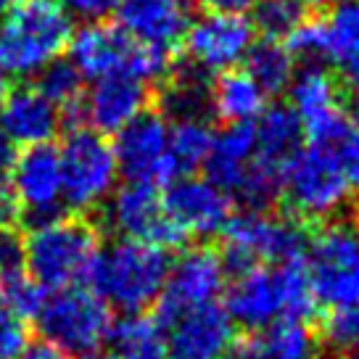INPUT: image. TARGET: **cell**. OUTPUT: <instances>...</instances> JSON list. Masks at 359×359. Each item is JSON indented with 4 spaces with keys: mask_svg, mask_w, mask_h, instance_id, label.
Here are the masks:
<instances>
[{
    "mask_svg": "<svg viewBox=\"0 0 359 359\" xmlns=\"http://www.w3.org/2000/svg\"><path fill=\"white\" fill-rule=\"evenodd\" d=\"M74 24L61 0H16L0 16V72L37 77L67 53Z\"/></svg>",
    "mask_w": 359,
    "mask_h": 359,
    "instance_id": "1",
    "label": "cell"
},
{
    "mask_svg": "<svg viewBox=\"0 0 359 359\" xmlns=\"http://www.w3.org/2000/svg\"><path fill=\"white\" fill-rule=\"evenodd\" d=\"M101 251L98 227L79 217H53L34 224L24 238V264L43 291H61L88 280L93 262Z\"/></svg>",
    "mask_w": 359,
    "mask_h": 359,
    "instance_id": "2",
    "label": "cell"
},
{
    "mask_svg": "<svg viewBox=\"0 0 359 359\" xmlns=\"http://www.w3.org/2000/svg\"><path fill=\"white\" fill-rule=\"evenodd\" d=\"M169 251L119 238L98 251L88 275L90 288L124 314L146 312L161 296L169 272Z\"/></svg>",
    "mask_w": 359,
    "mask_h": 359,
    "instance_id": "3",
    "label": "cell"
},
{
    "mask_svg": "<svg viewBox=\"0 0 359 359\" xmlns=\"http://www.w3.org/2000/svg\"><path fill=\"white\" fill-rule=\"evenodd\" d=\"M69 61L74 64L82 79L101 77H135L148 85H156L172 74L175 61L172 50L137 43L119 24L88 22L69 40Z\"/></svg>",
    "mask_w": 359,
    "mask_h": 359,
    "instance_id": "4",
    "label": "cell"
},
{
    "mask_svg": "<svg viewBox=\"0 0 359 359\" xmlns=\"http://www.w3.org/2000/svg\"><path fill=\"white\" fill-rule=\"evenodd\" d=\"M354 193L333 146L309 143L291 161L280 196H285L288 212L299 222H323L336 217Z\"/></svg>",
    "mask_w": 359,
    "mask_h": 359,
    "instance_id": "5",
    "label": "cell"
},
{
    "mask_svg": "<svg viewBox=\"0 0 359 359\" xmlns=\"http://www.w3.org/2000/svg\"><path fill=\"white\" fill-rule=\"evenodd\" d=\"M222 262L227 272L254 264H280L304 257L306 233L291 214H275L269 209H243L233 214L222 230Z\"/></svg>",
    "mask_w": 359,
    "mask_h": 359,
    "instance_id": "6",
    "label": "cell"
},
{
    "mask_svg": "<svg viewBox=\"0 0 359 359\" xmlns=\"http://www.w3.org/2000/svg\"><path fill=\"white\" fill-rule=\"evenodd\" d=\"M58 158L64 206L79 217L98 212L119 182L114 146L106 140V135L77 124L64 137Z\"/></svg>",
    "mask_w": 359,
    "mask_h": 359,
    "instance_id": "7",
    "label": "cell"
},
{
    "mask_svg": "<svg viewBox=\"0 0 359 359\" xmlns=\"http://www.w3.org/2000/svg\"><path fill=\"white\" fill-rule=\"evenodd\" d=\"M43 341L72 354H88L101 348L111 336V306L85 285L50 291L34 314Z\"/></svg>",
    "mask_w": 359,
    "mask_h": 359,
    "instance_id": "8",
    "label": "cell"
},
{
    "mask_svg": "<svg viewBox=\"0 0 359 359\" xmlns=\"http://www.w3.org/2000/svg\"><path fill=\"white\" fill-rule=\"evenodd\" d=\"M304 262L317 304L359 306V227L325 224L306 241Z\"/></svg>",
    "mask_w": 359,
    "mask_h": 359,
    "instance_id": "9",
    "label": "cell"
},
{
    "mask_svg": "<svg viewBox=\"0 0 359 359\" xmlns=\"http://www.w3.org/2000/svg\"><path fill=\"white\" fill-rule=\"evenodd\" d=\"M101 209L106 212L103 214L106 227L127 241L151 243L164 251L185 246V241H188L164 209L156 185L127 180L124 185L114 188V193L106 198Z\"/></svg>",
    "mask_w": 359,
    "mask_h": 359,
    "instance_id": "10",
    "label": "cell"
},
{
    "mask_svg": "<svg viewBox=\"0 0 359 359\" xmlns=\"http://www.w3.org/2000/svg\"><path fill=\"white\" fill-rule=\"evenodd\" d=\"M227 285V267L222 254L209 246L185 248L167 272V283L158 296L156 317L169 325L180 314L214 304Z\"/></svg>",
    "mask_w": 359,
    "mask_h": 359,
    "instance_id": "11",
    "label": "cell"
},
{
    "mask_svg": "<svg viewBox=\"0 0 359 359\" xmlns=\"http://www.w3.org/2000/svg\"><path fill=\"white\" fill-rule=\"evenodd\" d=\"M114 156L119 175L133 182H148L158 188L180 177L169 156V119L154 109L143 111L116 133Z\"/></svg>",
    "mask_w": 359,
    "mask_h": 359,
    "instance_id": "12",
    "label": "cell"
},
{
    "mask_svg": "<svg viewBox=\"0 0 359 359\" xmlns=\"http://www.w3.org/2000/svg\"><path fill=\"white\" fill-rule=\"evenodd\" d=\"M161 201L185 238L219 236L227 219L236 214L230 193L222 191L209 177H196V175H180L172 180Z\"/></svg>",
    "mask_w": 359,
    "mask_h": 359,
    "instance_id": "13",
    "label": "cell"
},
{
    "mask_svg": "<svg viewBox=\"0 0 359 359\" xmlns=\"http://www.w3.org/2000/svg\"><path fill=\"white\" fill-rule=\"evenodd\" d=\"M182 43L188 64L206 74H217L243 64L254 45V24L236 13H206L188 27Z\"/></svg>",
    "mask_w": 359,
    "mask_h": 359,
    "instance_id": "14",
    "label": "cell"
},
{
    "mask_svg": "<svg viewBox=\"0 0 359 359\" xmlns=\"http://www.w3.org/2000/svg\"><path fill=\"white\" fill-rule=\"evenodd\" d=\"M8 185L19 201L22 214L32 219V224L58 217L64 206L58 148L50 143L24 148L8 175Z\"/></svg>",
    "mask_w": 359,
    "mask_h": 359,
    "instance_id": "15",
    "label": "cell"
},
{
    "mask_svg": "<svg viewBox=\"0 0 359 359\" xmlns=\"http://www.w3.org/2000/svg\"><path fill=\"white\" fill-rule=\"evenodd\" d=\"M154 85L135 77H101L93 79L90 90L82 93L74 119L101 135H116L122 127L151 109Z\"/></svg>",
    "mask_w": 359,
    "mask_h": 359,
    "instance_id": "16",
    "label": "cell"
},
{
    "mask_svg": "<svg viewBox=\"0 0 359 359\" xmlns=\"http://www.w3.org/2000/svg\"><path fill=\"white\" fill-rule=\"evenodd\" d=\"M257 151L248 164V172L267 180L283 191V177L291 161L304 148V127L291 106H267L257 122Z\"/></svg>",
    "mask_w": 359,
    "mask_h": 359,
    "instance_id": "17",
    "label": "cell"
},
{
    "mask_svg": "<svg viewBox=\"0 0 359 359\" xmlns=\"http://www.w3.org/2000/svg\"><path fill=\"white\" fill-rule=\"evenodd\" d=\"M236 341V325L219 304L180 314L167 325V359H219Z\"/></svg>",
    "mask_w": 359,
    "mask_h": 359,
    "instance_id": "18",
    "label": "cell"
},
{
    "mask_svg": "<svg viewBox=\"0 0 359 359\" xmlns=\"http://www.w3.org/2000/svg\"><path fill=\"white\" fill-rule=\"evenodd\" d=\"M224 312L233 325L248 330H264L275 320H280V288L278 272L267 264L233 272L230 285H224Z\"/></svg>",
    "mask_w": 359,
    "mask_h": 359,
    "instance_id": "19",
    "label": "cell"
},
{
    "mask_svg": "<svg viewBox=\"0 0 359 359\" xmlns=\"http://www.w3.org/2000/svg\"><path fill=\"white\" fill-rule=\"evenodd\" d=\"M64 124V114L58 106L45 98L34 85H22L13 93H6L0 106V130L16 146H43L50 143Z\"/></svg>",
    "mask_w": 359,
    "mask_h": 359,
    "instance_id": "20",
    "label": "cell"
},
{
    "mask_svg": "<svg viewBox=\"0 0 359 359\" xmlns=\"http://www.w3.org/2000/svg\"><path fill=\"white\" fill-rule=\"evenodd\" d=\"M119 27L137 43L175 50L191 27V13L182 0H124L116 8Z\"/></svg>",
    "mask_w": 359,
    "mask_h": 359,
    "instance_id": "21",
    "label": "cell"
},
{
    "mask_svg": "<svg viewBox=\"0 0 359 359\" xmlns=\"http://www.w3.org/2000/svg\"><path fill=\"white\" fill-rule=\"evenodd\" d=\"M254 151H257V127H254V122L224 124L222 133H214L212 154L203 164L206 177L217 182L233 198V191L246 175L248 164L254 158Z\"/></svg>",
    "mask_w": 359,
    "mask_h": 359,
    "instance_id": "22",
    "label": "cell"
},
{
    "mask_svg": "<svg viewBox=\"0 0 359 359\" xmlns=\"http://www.w3.org/2000/svg\"><path fill=\"white\" fill-rule=\"evenodd\" d=\"M291 109L302 119V127L341 111V79L323 64H304L288 85Z\"/></svg>",
    "mask_w": 359,
    "mask_h": 359,
    "instance_id": "23",
    "label": "cell"
},
{
    "mask_svg": "<svg viewBox=\"0 0 359 359\" xmlns=\"http://www.w3.org/2000/svg\"><path fill=\"white\" fill-rule=\"evenodd\" d=\"M267 93L259 88L246 69H227L212 82V114L224 124L257 122L267 109Z\"/></svg>",
    "mask_w": 359,
    "mask_h": 359,
    "instance_id": "24",
    "label": "cell"
},
{
    "mask_svg": "<svg viewBox=\"0 0 359 359\" xmlns=\"http://www.w3.org/2000/svg\"><path fill=\"white\" fill-rule=\"evenodd\" d=\"M109 341L122 359H167V325L156 314H124L111 325Z\"/></svg>",
    "mask_w": 359,
    "mask_h": 359,
    "instance_id": "25",
    "label": "cell"
},
{
    "mask_svg": "<svg viewBox=\"0 0 359 359\" xmlns=\"http://www.w3.org/2000/svg\"><path fill=\"white\" fill-rule=\"evenodd\" d=\"M246 72L254 77L259 88L267 95H280L288 90L293 74H296V58L291 56V50L285 48L280 40H254V45L248 48L246 58Z\"/></svg>",
    "mask_w": 359,
    "mask_h": 359,
    "instance_id": "26",
    "label": "cell"
},
{
    "mask_svg": "<svg viewBox=\"0 0 359 359\" xmlns=\"http://www.w3.org/2000/svg\"><path fill=\"white\" fill-rule=\"evenodd\" d=\"M214 146V130L206 119H172L169 156L177 175H196L203 169Z\"/></svg>",
    "mask_w": 359,
    "mask_h": 359,
    "instance_id": "27",
    "label": "cell"
},
{
    "mask_svg": "<svg viewBox=\"0 0 359 359\" xmlns=\"http://www.w3.org/2000/svg\"><path fill=\"white\" fill-rule=\"evenodd\" d=\"M275 272H278V288H280V320L309 323L317 314L320 304H317V296H314L304 257L275 264Z\"/></svg>",
    "mask_w": 359,
    "mask_h": 359,
    "instance_id": "28",
    "label": "cell"
},
{
    "mask_svg": "<svg viewBox=\"0 0 359 359\" xmlns=\"http://www.w3.org/2000/svg\"><path fill=\"white\" fill-rule=\"evenodd\" d=\"M259 344L267 359H320L323 348L317 333L302 320H275L264 327Z\"/></svg>",
    "mask_w": 359,
    "mask_h": 359,
    "instance_id": "29",
    "label": "cell"
},
{
    "mask_svg": "<svg viewBox=\"0 0 359 359\" xmlns=\"http://www.w3.org/2000/svg\"><path fill=\"white\" fill-rule=\"evenodd\" d=\"M323 0H257L254 3V29L269 37V40H283L304 22L309 19L314 6Z\"/></svg>",
    "mask_w": 359,
    "mask_h": 359,
    "instance_id": "30",
    "label": "cell"
},
{
    "mask_svg": "<svg viewBox=\"0 0 359 359\" xmlns=\"http://www.w3.org/2000/svg\"><path fill=\"white\" fill-rule=\"evenodd\" d=\"M82 82H85V79H82V74L74 69V64H72L69 58H56L53 64H48V67L34 77V88L40 90L53 106H58L61 114H67V116L74 119L79 98H82V93H85V85H82Z\"/></svg>",
    "mask_w": 359,
    "mask_h": 359,
    "instance_id": "31",
    "label": "cell"
},
{
    "mask_svg": "<svg viewBox=\"0 0 359 359\" xmlns=\"http://www.w3.org/2000/svg\"><path fill=\"white\" fill-rule=\"evenodd\" d=\"M330 37V61L348 64L359 58V0L336 3L333 13L325 19Z\"/></svg>",
    "mask_w": 359,
    "mask_h": 359,
    "instance_id": "32",
    "label": "cell"
},
{
    "mask_svg": "<svg viewBox=\"0 0 359 359\" xmlns=\"http://www.w3.org/2000/svg\"><path fill=\"white\" fill-rule=\"evenodd\" d=\"M320 344L346 357L359 344V306H330L320 325Z\"/></svg>",
    "mask_w": 359,
    "mask_h": 359,
    "instance_id": "33",
    "label": "cell"
},
{
    "mask_svg": "<svg viewBox=\"0 0 359 359\" xmlns=\"http://www.w3.org/2000/svg\"><path fill=\"white\" fill-rule=\"evenodd\" d=\"M285 48L291 50L293 58L306 61V64L330 61V37H327L325 19H317V16L304 19V22L285 37Z\"/></svg>",
    "mask_w": 359,
    "mask_h": 359,
    "instance_id": "34",
    "label": "cell"
},
{
    "mask_svg": "<svg viewBox=\"0 0 359 359\" xmlns=\"http://www.w3.org/2000/svg\"><path fill=\"white\" fill-rule=\"evenodd\" d=\"M0 299L11 306L16 314H22L24 320H29L43 306L45 291L29 278V272H16L8 278H0Z\"/></svg>",
    "mask_w": 359,
    "mask_h": 359,
    "instance_id": "35",
    "label": "cell"
},
{
    "mask_svg": "<svg viewBox=\"0 0 359 359\" xmlns=\"http://www.w3.org/2000/svg\"><path fill=\"white\" fill-rule=\"evenodd\" d=\"M27 346H29L27 320L0 299V359H22Z\"/></svg>",
    "mask_w": 359,
    "mask_h": 359,
    "instance_id": "36",
    "label": "cell"
},
{
    "mask_svg": "<svg viewBox=\"0 0 359 359\" xmlns=\"http://www.w3.org/2000/svg\"><path fill=\"white\" fill-rule=\"evenodd\" d=\"M24 238L16 227H0V278L24 272Z\"/></svg>",
    "mask_w": 359,
    "mask_h": 359,
    "instance_id": "37",
    "label": "cell"
},
{
    "mask_svg": "<svg viewBox=\"0 0 359 359\" xmlns=\"http://www.w3.org/2000/svg\"><path fill=\"white\" fill-rule=\"evenodd\" d=\"M124 0H61V6L69 11L72 19L82 22H101L109 13H114Z\"/></svg>",
    "mask_w": 359,
    "mask_h": 359,
    "instance_id": "38",
    "label": "cell"
},
{
    "mask_svg": "<svg viewBox=\"0 0 359 359\" xmlns=\"http://www.w3.org/2000/svg\"><path fill=\"white\" fill-rule=\"evenodd\" d=\"M219 359H267L262 351L259 338H236L230 346L224 348V354Z\"/></svg>",
    "mask_w": 359,
    "mask_h": 359,
    "instance_id": "39",
    "label": "cell"
},
{
    "mask_svg": "<svg viewBox=\"0 0 359 359\" xmlns=\"http://www.w3.org/2000/svg\"><path fill=\"white\" fill-rule=\"evenodd\" d=\"M257 0H198L206 13H236V16H246L254 8Z\"/></svg>",
    "mask_w": 359,
    "mask_h": 359,
    "instance_id": "40",
    "label": "cell"
},
{
    "mask_svg": "<svg viewBox=\"0 0 359 359\" xmlns=\"http://www.w3.org/2000/svg\"><path fill=\"white\" fill-rule=\"evenodd\" d=\"M16 156H19V146L0 130V182H8V175H11L13 164H16Z\"/></svg>",
    "mask_w": 359,
    "mask_h": 359,
    "instance_id": "41",
    "label": "cell"
},
{
    "mask_svg": "<svg viewBox=\"0 0 359 359\" xmlns=\"http://www.w3.org/2000/svg\"><path fill=\"white\" fill-rule=\"evenodd\" d=\"M22 359H69V354L53 344H48V341H40V344H29Z\"/></svg>",
    "mask_w": 359,
    "mask_h": 359,
    "instance_id": "42",
    "label": "cell"
},
{
    "mask_svg": "<svg viewBox=\"0 0 359 359\" xmlns=\"http://www.w3.org/2000/svg\"><path fill=\"white\" fill-rule=\"evenodd\" d=\"M79 359H122L116 351H103V348H95V351H88V354H79Z\"/></svg>",
    "mask_w": 359,
    "mask_h": 359,
    "instance_id": "43",
    "label": "cell"
},
{
    "mask_svg": "<svg viewBox=\"0 0 359 359\" xmlns=\"http://www.w3.org/2000/svg\"><path fill=\"white\" fill-rule=\"evenodd\" d=\"M348 103H351V106H348V111H346V114L351 116V122H354V124L359 127V98H351Z\"/></svg>",
    "mask_w": 359,
    "mask_h": 359,
    "instance_id": "44",
    "label": "cell"
},
{
    "mask_svg": "<svg viewBox=\"0 0 359 359\" xmlns=\"http://www.w3.org/2000/svg\"><path fill=\"white\" fill-rule=\"evenodd\" d=\"M6 93H8V90H6V74L0 72V106H3V98H6Z\"/></svg>",
    "mask_w": 359,
    "mask_h": 359,
    "instance_id": "45",
    "label": "cell"
},
{
    "mask_svg": "<svg viewBox=\"0 0 359 359\" xmlns=\"http://www.w3.org/2000/svg\"><path fill=\"white\" fill-rule=\"evenodd\" d=\"M13 3H16V0H0V16H3V13L8 11V8H11Z\"/></svg>",
    "mask_w": 359,
    "mask_h": 359,
    "instance_id": "46",
    "label": "cell"
},
{
    "mask_svg": "<svg viewBox=\"0 0 359 359\" xmlns=\"http://www.w3.org/2000/svg\"><path fill=\"white\" fill-rule=\"evenodd\" d=\"M346 359H359V344H357V346H354V348H351V351H348Z\"/></svg>",
    "mask_w": 359,
    "mask_h": 359,
    "instance_id": "47",
    "label": "cell"
},
{
    "mask_svg": "<svg viewBox=\"0 0 359 359\" xmlns=\"http://www.w3.org/2000/svg\"><path fill=\"white\" fill-rule=\"evenodd\" d=\"M336 3H344V0H336Z\"/></svg>",
    "mask_w": 359,
    "mask_h": 359,
    "instance_id": "48",
    "label": "cell"
}]
</instances>
